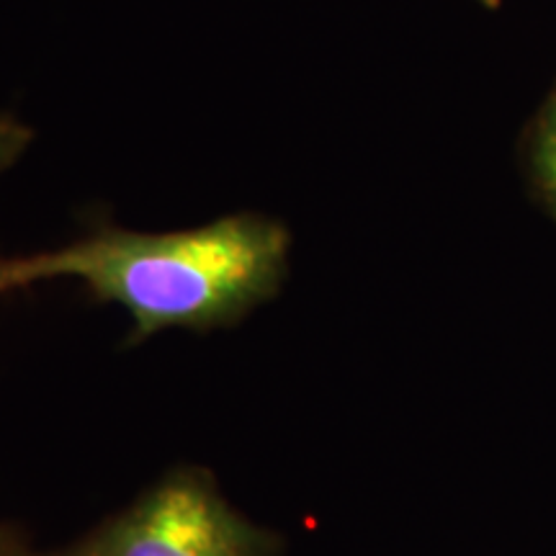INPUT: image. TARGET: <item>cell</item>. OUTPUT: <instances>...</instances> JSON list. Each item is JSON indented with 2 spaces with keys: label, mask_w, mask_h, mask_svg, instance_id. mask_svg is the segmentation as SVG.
I'll use <instances>...</instances> for the list:
<instances>
[{
  "label": "cell",
  "mask_w": 556,
  "mask_h": 556,
  "mask_svg": "<svg viewBox=\"0 0 556 556\" xmlns=\"http://www.w3.org/2000/svg\"><path fill=\"white\" fill-rule=\"evenodd\" d=\"M533 184L556 217V90L541 111L531 142Z\"/></svg>",
  "instance_id": "obj_3"
},
{
  "label": "cell",
  "mask_w": 556,
  "mask_h": 556,
  "mask_svg": "<svg viewBox=\"0 0 556 556\" xmlns=\"http://www.w3.org/2000/svg\"><path fill=\"white\" fill-rule=\"evenodd\" d=\"M0 556H37L16 526L0 523Z\"/></svg>",
  "instance_id": "obj_5"
},
{
  "label": "cell",
  "mask_w": 556,
  "mask_h": 556,
  "mask_svg": "<svg viewBox=\"0 0 556 556\" xmlns=\"http://www.w3.org/2000/svg\"><path fill=\"white\" fill-rule=\"evenodd\" d=\"M477 3H482L484 9H497V5H500V0H477Z\"/></svg>",
  "instance_id": "obj_6"
},
{
  "label": "cell",
  "mask_w": 556,
  "mask_h": 556,
  "mask_svg": "<svg viewBox=\"0 0 556 556\" xmlns=\"http://www.w3.org/2000/svg\"><path fill=\"white\" fill-rule=\"evenodd\" d=\"M31 139V127H26L16 116L0 114V173H5L18 163V157L29 150Z\"/></svg>",
  "instance_id": "obj_4"
},
{
  "label": "cell",
  "mask_w": 556,
  "mask_h": 556,
  "mask_svg": "<svg viewBox=\"0 0 556 556\" xmlns=\"http://www.w3.org/2000/svg\"><path fill=\"white\" fill-rule=\"evenodd\" d=\"M37 556H52V554H37Z\"/></svg>",
  "instance_id": "obj_7"
},
{
  "label": "cell",
  "mask_w": 556,
  "mask_h": 556,
  "mask_svg": "<svg viewBox=\"0 0 556 556\" xmlns=\"http://www.w3.org/2000/svg\"><path fill=\"white\" fill-rule=\"evenodd\" d=\"M283 222L238 212L176 232L93 229L47 253L0 258V294L50 278H78L101 304L131 317L129 345L165 330L232 328L278 296L289 274Z\"/></svg>",
  "instance_id": "obj_1"
},
{
  "label": "cell",
  "mask_w": 556,
  "mask_h": 556,
  "mask_svg": "<svg viewBox=\"0 0 556 556\" xmlns=\"http://www.w3.org/2000/svg\"><path fill=\"white\" fill-rule=\"evenodd\" d=\"M276 531L229 503L204 467H176L52 556H281Z\"/></svg>",
  "instance_id": "obj_2"
}]
</instances>
